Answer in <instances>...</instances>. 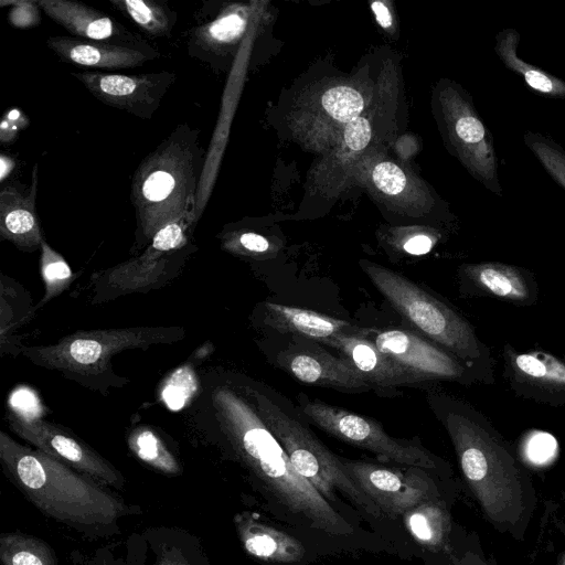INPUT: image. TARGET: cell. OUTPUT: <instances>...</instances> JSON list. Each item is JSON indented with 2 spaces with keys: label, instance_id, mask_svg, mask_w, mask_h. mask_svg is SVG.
I'll return each mask as SVG.
<instances>
[{
  "label": "cell",
  "instance_id": "obj_12",
  "mask_svg": "<svg viewBox=\"0 0 565 565\" xmlns=\"http://www.w3.org/2000/svg\"><path fill=\"white\" fill-rule=\"evenodd\" d=\"M9 424L15 434L36 449L103 484L124 489L125 479L120 472L66 429L39 418L21 415H11Z\"/></svg>",
  "mask_w": 565,
  "mask_h": 565
},
{
  "label": "cell",
  "instance_id": "obj_32",
  "mask_svg": "<svg viewBox=\"0 0 565 565\" xmlns=\"http://www.w3.org/2000/svg\"><path fill=\"white\" fill-rule=\"evenodd\" d=\"M375 185L386 194H398L406 185L404 172L393 162L383 161L376 164L372 172Z\"/></svg>",
  "mask_w": 565,
  "mask_h": 565
},
{
  "label": "cell",
  "instance_id": "obj_7",
  "mask_svg": "<svg viewBox=\"0 0 565 565\" xmlns=\"http://www.w3.org/2000/svg\"><path fill=\"white\" fill-rule=\"evenodd\" d=\"M246 395L287 452L297 472L328 502L337 503L341 495L356 509L374 518L384 516L350 478L341 458L332 454L308 427L266 393L248 386Z\"/></svg>",
  "mask_w": 565,
  "mask_h": 565
},
{
  "label": "cell",
  "instance_id": "obj_33",
  "mask_svg": "<svg viewBox=\"0 0 565 565\" xmlns=\"http://www.w3.org/2000/svg\"><path fill=\"white\" fill-rule=\"evenodd\" d=\"M0 4L10 8L8 20L14 28H33L40 22L41 9L36 0H2Z\"/></svg>",
  "mask_w": 565,
  "mask_h": 565
},
{
  "label": "cell",
  "instance_id": "obj_16",
  "mask_svg": "<svg viewBox=\"0 0 565 565\" xmlns=\"http://www.w3.org/2000/svg\"><path fill=\"white\" fill-rule=\"evenodd\" d=\"M38 173L35 163L30 185L12 181L0 192V235L26 252L41 248L44 241L36 213Z\"/></svg>",
  "mask_w": 565,
  "mask_h": 565
},
{
  "label": "cell",
  "instance_id": "obj_36",
  "mask_svg": "<svg viewBox=\"0 0 565 565\" xmlns=\"http://www.w3.org/2000/svg\"><path fill=\"white\" fill-rule=\"evenodd\" d=\"M230 241H236L243 250L249 253L262 254L269 249V242L264 236L253 232H243L237 237H231Z\"/></svg>",
  "mask_w": 565,
  "mask_h": 565
},
{
  "label": "cell",
  "instance_id": "obj_23",
  "mask_svg": "<svg viewBox=\"0 0 565 565\" xmlns=\"http://www.w3.org/2000/svg\"><path fill=\"white\" fill-rule=\"evenodd\" d=\"M520 40L521 34L512 28L497 33L494 52L500 61L507 68L518 74L535 94L547 98L565 99V81L519 57L516 50Z\"/></svg>",
  "mask_w": 565,
  "mask_h": 565
},
{
  "label": "cell",
  "instance_id": "obj_40",
  "mask_svg": "<svg viewBox=\"0 0 565 565\" xmlns=\"http://www.w3.org/2000/svg\"><path fill=\"white\" fill-rule=\"evenodd\" d=\"M558 565H565V550H564V552L562 553V555L559 557Z\"/></svg>",
  "mask_w": 565,
  "mask_h": 565
},
{
  "label": "cell",
  "instance_id": "obj_9",
  "mask_svg": "<svg viewBox=\"0 0 565 565\" xmlns=\"http://www.w3.org/2000/svg\"><path fill=\"white\" fill-rule=\"evenodd\" d=\"M375 347L398 366L418 379L456 381L465 385L482 383L491 385L480 370L422 338L401 329L366 330ZM364 332V330H363Z\"/></svg>",
  "mask_w": 565,
  "mask_h": 565
},
{
  "label": "cell",
  "instance_id": "obj_18",
  "mask_svg": "<svg viewBox=\"0 0 565 565\" xmlns=\"http://www.w3.org/2000/svg\"><path fill=\"white\" fill-rule=\"evenodd\" d=\"M36 3L51 20L63 26L74 38L129 45L147 43L118 21L83 2L36 0Z\"/></svg>",
  "mask_w": 565,
  "mask_h": 565
},
{
  "label": "cell",
  "instance_id": "obj_35",
  "mask_svg": "<svg viewBox=\"0 0 565 565\" xmlns=\"http://www.w3.org/2000/svg\"><path fill=\"white\" fill-rule=\"evenodd\" d=\"M29 124L25 115L17 108L9 110L2 118L0 124V138L2 142H12L19 131Z\"/></svg>",
  "mask_w": 565,
  "mask_h": 565
},
{
  "label": "cell",
  "instance_id": "obj_34",
  "mask_svg": "<svg viewBox=\"0 0 565 565\" xmlns=\"http://www.w3.org/2000/svg\"><path fill=\"white\" fill-rule=\"evenodd\" d=\"M370 138L371 127L365 118L359 116L345 125L344 141L351 150H362L369 143Z\"/></svg>",
  "mask_w": 565,
  "mask_h": 565
},
{
  "label": "cell",
  "instance_id": "obj_22",
  "mask_svg": "<svg viewBox=\"0 0 565 565\" xmlns=\"http://www.w3.org/2000/svg\"><path fill=\"white\" fill-rule=\"evenodd\" d=\"M194 249L195 247L188 245L157 259H147L140 255L106 270L105 276L100 277V286L118 291L141 290L152 285L162 274L175 271L178 265Z\"/></svg>",
  "mask_w": 565,
  "mask_h": 565
},
{
  "label": "cell",
  "instance_id": "obj_14",
  "mask_svg": "<svg viewBox=\"0 0 565 565\" xmlns=\"http://www.w3.org/2000/svg\"><path fill=\"white\" fill-rule=\"evenodd\" d=\"M460 292L467 297H487L515 306L529 307L539 301L534 274L500 262L466 264L459 268Z\"/></svg>",
  "mask_w": 565,
  "mask_h": 565
},
{
  "label": "cell",
  "instance_id": "obj_1",
  "mask_svg": "<svg viewBox=\"0 0 565 565\" xmlns=\"http://www.w3.org/2000/svg\"><path fill=\"white\" fill-rule=\"evenodd\" d=\"M226 435L260 494L294 526L349 536L353 525L294 468L252 402L231 390L216 395Z\"/></svg>",
  "mask_w": 565,
  "mask_h": 565
},
{
  "label": "cell",
  "instance_id": "obj_4",
  "mask_svg": "<svg viewBox=\"0 0 565 565\" xmlns=\"http://www.w3.org/2000/svg\"><path fill=\"white\" fill-rule=\"evenodd\" d=\"M205 160L199 129L181 122L140 161L130 184L134 250L147 248L168 223L192 216Z\"/></svg>",
  "mask_w": 565,
  "mask_h": 565
},
{
  "label": "cell",
  "instance_id": "obj_37",
  "mask_svg": "<svg viewBox=\"0 0 565 565\" xmlns=\"http://www.w3.org/2000/svg\"><path fill=\"white\" fill-rule=\"evenodd\" d=\"M433 247V241L427 235H416L408 238L403 248L412 255H423L428 253Z\"/></svg>",
  "mask_w": 565,
  "mask_h": 565
},
{
  "label": "cell",
  "instance_id": "obj_10",
  "mask_svg": "<svg viewBox=\"0 0 565 565\" xmlns=\"http://www.w3.org/2000/svg\"><path fill=\"white\" fill-rule=\"evenodd\" d=\"M341 461L354 483L386 518L403 516L425 501L439 499L436 483L423 469L401 470L345 458Z\"/></svg>",
  "mask_w": 565,
  "mask_h": 565
},
{
  "label": "cell",
  "instance_id": "obj_28",
  "mask_svg": "<svg viewBox=\"0 0 565 565\" xmlns=\"http://www.w3.org/2000/svg\"><path fill=\"white\" fill-rule=\"evenodd\" d=\"M1 559L4 565H56L42 542L23 537H2Z\"/></svg>",
  "mask_w": 565,
  "mask_h": 565
},
{
  "label": "cell",
  "instance_id": "obj_39",
  "mask_svg": "<svg viewBox=\"0 0 565 565\" xmlns=\"http://www.w3.org/2000/svg\"><path fill=\"white\" fill-rule=\"evenodd\" d=\"M1 162V182L6 180L8 174L13 170L14 162L10 157H7L4 154H1L0 157Z\"/></svg>",
  "mask_w": 565,
  "mask_h": 565
},
{
  "label": "cell",
  "instance_id": "obj_17",
  "mask_svg": "<svg viewBox=\"0 0 565 565\" xmlns=\"http://www.w3.org/2000/svg\"><path fill=\"white\" fill-rule=\"evenodd\" d=\"M279 365L302 383L344 392H365L372 386L354 364L344 358L316 349L284 352Z\"/></svg>",
  "mask_w": 565,
  "mask_h": 565
},
{
  "label": "cell",
  "instance_id": "obj_6",
  "mask_svg": "<svg viewBox=\"0 0 565 565\" xmlns=\"http://www.w3.org/2000/svg\"><path fill=\"white\" fill-rule=\"evenodd\" d=\"M184 335V329L179 327L77 331L51 345L23 348L22 354L38 366L58 371L97 390L99 383L106 387L119 385L110 364L115 354L127 349L177 342Z\"/></svg>",
  "mask_w": 565,
  "mask_h": 565
},
{
  "label": "cell",
  "instance_id": "obj_8",
  "mask_svg": "<svg viewBox=\"0 0 565 565\" xmlns=\"http://www.w3.org/2000/svg\"><path fill=\"white\" fill-rule=\"evenodd\" d=\"M300 413L337 439L369 450L395 463L444 475L448 467L418 444L390 436L375 420L319 399L298 396Z\"/></svg>",
  "mask_w": 565,
  "mask_h": 565
},
{
  "label": "cell",
  "instance_id": "obj_21",
  "mask_svg": "<svg viewBox=\"0 0 565 565\" xmlns=\"http://www.w3.org/2000/svg\"><path fill=\"white\" fill-rule=\"evenodd\" d=\"M266 323L280 332L326 342L338 334L354 331L347 321L323 313L289 307L275 302H266Z\"/></svg>",
  "mask_w": 565,
  "mask_h": 565
},
{
  "label": "cell",
  "instance_id": "obj_38",
  "mask_svg": "<svg viewBox=\"0 0 565 565\" xmlns=\"http://www.w3.org/2000/svg\"><path fill=\"white\" fill-rule=\"evenodd\" d=\"M372 10L376 17L377 22L383 28H388L392 24V18L388 12V9L384 6V3L380 1H375L372 3Z\"/></svg>",
  "mask_w": 565,
  "mask_h": 565
},
{
  "label": "cell",
  "instance_id": "obj_15",
  "mask_svg": "<svg viewBox=\"0 0 565 565\" xmlns=\"http://www.w3.org/2000/svg\"><path fill=\"white\" fill-rule=\"evenodd\" d=\"M46 45L67 63L96 70L138 67L159 56V52L148 43L118 44L84 40L72 35L51 36L46 40Z\"/></svg>",
  "mask_w": 565,
  "mask_h": 565
},
{
  "label": "cell",
  "instance_id": "obj_13",
  "mask_svg": "<svg viewBox=\"0 0 565 565\" xmlns=\"http://www.w3.org/2000/svg\"><path fill=\"white\" fill-rule=\"evenodd\" d=\"M502 360L503 377L515 396L551 407L565 405V356L505 343Z\"/></svg>",
  "mask_w": 565,
  "mask_h": 565
},
{
  "label": "cell",
  "instance_id": "obj_5",
  "mask_svg": "<svg viewBox=\"0 0 565 565\" xmlns=\"http://www.w3.org/2000/svg\"><path fill=\"white\" fill-rule=\"evenodd\" d=\"M364 270L386 300L418 330L495 381L491 350L463 316L399 274L377 265H366Z\"/></svg>",
  "mask_w": 565,
  "mask_h": 565
},
{
  "label": "cell",
  "instance_id": "obj_27",
  "mask_svg": "<svg viewBox=\"0 0 565 565\" xmlns=\"http://www.w3.org/2000/svg\"><path fill=\"white\" fill-rule=\"evenodd\" d=\"M523 139L544 170L565 190V150L554 139L540 132L527 131Z\"/></svg>",
  "mask_w": 565,
  "mask_h": 565
},
{
  "label": "cell",
  "instance_id": "obj_11",
  "mask_svg": "<svg viewBox=\"0 0 565 565\" xmlns=\"http://www.w3.org/2000/svg\"><path fill=\"white\" fill-rule=\"evenodd\" d=\"M72 75L103 104L141 119L153 117L177 79L175 73L169 71L143 74L86 71Z\"/></svg>",
  "mask_w": 565,
  "mask_h": 565
},
{
  "label": "cell",
  "instance_id": "obj_30",
  "mask_svg": "<svg viewBox=\"0 0 565 565\" xmlns=\"http://www.w3.org/2000/svg\"><path fill=\"white\" fill-rule=\"evenodd\" d=\"M321 104L330 117L347 124L358 118L364 106L361 94L347 86L333 87L324 92Z\"/></svg>",
  "mask_w": 565,
  "mask_h": 565
},
{
  "label": "cell",
  "instance_id": "obj_29",
  "mask_svg": "<svg viewBox=\"0 0 565 565\" xmlns=\"http://www.w3.org/2000/svg\"><path fill=\"white\" fill-rule=\"evenodd\" d=\"M193 225L191 217H183L168 223L154 234L150 244L142 252V255L147 258L156 259L186 247L189 243L188 233Z\"/></svg>",
  "mask_w": 565,
  "mask_h": 565
},
{
  "label": "cell",
  "instance_id": "obj_19",
  "mask_svg": "<svg viewBox=\"0 0 565 565\" xmlns=\"http://www.w3.org/2000/svg\"><path fill=\"white\" fill-rule=\"evenodd\" d=\"M324 344L349 359L371 386L395 388L423 382L384 355L361 329L338 334Z\"/></svg>",
  "mask_w": 565,
  "mask_h": 565
},
{
  "label": "cell",
  "instance_id": "obj_25",
  "mask_svg": "<svg viewBox=\"0 0 565 565\" xmlns=\"http://www.w3.org/2000/svg\"><path fill=\"white\" fill-rule=\"evenodd\" d=\"M109 3L148 36H170L178 21L177 11L161 0H109Z\"/></svg>",
  "mask_w": 565,
  "mask_h": 565
},
{
  "label": "cell",
  "instance_id": "obj_3",
  "mask_svg": "<svg viewBox=\"0 0 565 565\" xmlns=\"http://www.w3.org/2000/svg\"><path fill=\"white\" fill-rule=\"evenodd\" d=\"M2 466L24 495L44 514L87 535L117 530L127 513L122 502L72 467L40 449L18 444L0 433Z\"/></svg>",
  "mask_w": 565,
  "mask_h": 565
},
{
  "label": "cell",
  "instance_id": "obj_26",
  "mask_svg": "<svg viewBox=\"0 0 565 565\" xmlns=\"http://www.w3.org/2000/svg\"><path fill=\"white\" fill-rule=\"evenodd\" d=\"M41 273L45 285L39 307L64 291L73 280V273L65 259L45 241L41 244Z\"/></svg>",
  "mask_w": 565,
  "mask_h": 565
},
{
  "label": "cell",
  "instance_id": "obj_20",
  "mask_svg": "<svg viewBox=\"0 0 565 565\" xmlns=\"http://www.w3.org/2000/svg\"><path fill=\"white\" fill-rule=\"evenodd\" d=\"M237 530L245 551L265 563L297 565L306 557L300 540L253 516H242Z\"/></svg>",
  "mask_w": 565,
  "mask_h": 565
},
{
  "label": "cell",
  "instance_id": "obj_31",
  "mask_svg": "<svg viewBox=\"0 0 565 565\" xmlns=\"http://www.w3.org/2000/svg\"><path fill=\"white\" fill-rule=\"evenodd\" d=\"M132 445L135 451L142 460L166 472L177 471L175 461L151 431L141 430L136 436Z\"/></svg>",
  "mask_w": 565,
  "mask_h": 565
},
{
  "label": "cell",
  "instance_id": "obj_2",
  "mask_svg": "<svg viewBox=\"0 0 565 565\" xmlns=\"http://www.w3.org/2000/svg\"><path fill=\"white\" fill-rule=\"evenodd\" d=\"M438 409L463 478L487 519L498 530L518 535L535 497L531 478L512 446L469 403L444 397Z\"/></svg>",
  "mask_w": 565,
  "mask_h": 565
},
{
  "label": "cell",
  "instance_id": "obj_24",
  "mask_svg": "<svg viewBox=\"0 0 565 565\" xmlns=\"http://www.w3.org/2000/svg\"><path fill=\"white\" fill-rule=\"evenodd\" d=\"M411 536L422 546L438 550L446 545L450 518L439 499L425 501L403 515Z\"/></svg>",
  "mask_w": 565,
  "mask_h": 565
}]
</instances>
